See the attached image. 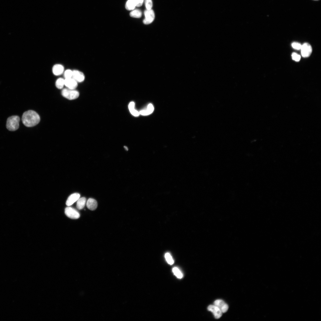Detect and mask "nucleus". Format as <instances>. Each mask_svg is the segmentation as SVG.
I'll list each match as a JSON object with an SVG mask.
<instances>
[{"mask_svg": "<svg viewBox=\"0 0 321 321\" xmlns=\"http://www.w3.org/2000/svg\"><path fill=\"white\" fill-rule=\"evenodd\" d=\"M39 115L35 111L29 110L25 112L22 117V121L26 126L30 127L37 125L40 122Z\"/></svg>", "mask_w": 321, "mask_h": 321, "instance_id": "obj_1", "label": "nucleus"}, {"mask_svg": "<svg viewBox=\"0 0 321 321\" xmlns=\"http://www.w3.org/2000/svg\"><path fill=\"white\" fill-rule=\"evenodd\" d=\"M20 119L18 116L14 115L9 117L7 120L6 126L7 129L10 131L17 130L19 128Z\"/></svg>", "mask_w": 321, "mask_h": 321, "instance_id": "obj_2", "label": "nucleus"}, {"mask_svg": "<svg viewBox=\"0 0 321 321\" xmlns=\"http://www.w3.org/2000/svg\"><path fill=\"white\" fill-rule=\"evenodd\" d=\"M62 95L65 98L70 100H73L77 98L79 96L78 91L75 89H70L65 88L62 91Z\"/></svg>", "mask_w": 321, "mask_h": 321, "instance_id": "obj_3", "label": "nucleus"}, {"mask_svg": "<svg viewBox=\"0 0 321 321\" xmlns=\"http://www.w3.org/2000/svg\"><path fill=\"white\" fill-rule=\"evenodd\" d=\"M145 19L143 22L145 24H148L152 23L155 18V13L153 10L151 9L146 10L144 12Z\"/></svg>", "mask_w": 321, "mask_h": 321, "instance_id": "obj_4", "label": "nucleus"}, {"mask_svg": "<svg viewBox=\"0 0 321 321\" xmlns=\"http://www.w3.org/2000/svg\"><path fill=\"white\" fill-rule=\"evenodd\" d=\"M64 212L68 217L71 219H78L80 216L79 212L75 209L70 207H66L65 209Z\"/></svg>", "mask_w": 321, "mask_h": 321, "instance_id": "obj_5", "label": "nucleus"}, {"mask_svg": "<svg viewBox=\"0 0 321 321\" xmlns=\"http://www.w3.org/2000/svg\"><path fill=\"white\" fill-rule=\"evenodd\" d=\"M300 49L301 55L304 57L309 56L312 52V47L308 43H305L302 45Z\"/></svg>", "mask_w": 321, "mask_h": 321, "instance_id": "obj_6", "label": "nucleus"}, {"mask_svg": "<svg viewBox=\"0 0 321 321\" xmlns=\"http://www.w3.org/2000/svg\"><path fill=\"white\" fill-rule=\"evenodd\" d=\"M208 311L211 312L213 314L215 318L218 319L222 316V312L220 309L217 306L214 305H210L207 308Z\"/></svg>", "mask_w": 321, "mask_h": 321, "instance_id": "obj_7", "label": "nucleus"}, {"mask_svg": "<svg viewBox=\"0 0 321 321\" xmlns=\"http://www.w3.org/2000/svg\"><path fill=\"white\" fill-rule=\"evenodd\" d=\"M214 305L218 307L222 313L226 312L228 310L229 307L228 304L222 300L218 299L215 300Z\"/></svg>", "mask_w": 321, "mask_h": 321, "instance_id": "obj_8", "label": "nucleus"}, {"mask_svg": "<svg viewBox=\"0 0 321 321\" xmlns=\"http://www.w3.org/2000/svg\"><path fill=\"white\" fill-rule=\"evenodd\" d=\"M78 82L73 78H65L64 85L68 89H75L78 86Z\"/></svg>", "mask_w": 321, "mask_h": 321, "instance_id": "obj_9", "label": "nucleus"}, {"mask_svg": "<svg viewBox=\"0 0 321 321\" xmlns=\"http://www.w3.org/2000/svg\"><path fill=\"white\" fill-rule=\"evenodd\" d=\"M78 82L83 81L85 79V75L82 72L77 70L73 71L72 78Z\"/></svg>", "mask_w": 321, "mask_h": 321, "instance_id": "obj_10", "label": "nucleus"}, {"mask_svg": "<svg viewBox=\"0 0 321 321\" xmlns=\"http://www.w3.org/2000/svg\"><path fill=\"white\" fill-rule=\"evenodd\" d=\"M80 194L78 193H75L70 195L68 197L66 202V205L70 206L77 201L79 198Z\"/></svg>", "mask_w": 321, "mask_h": 321, "instance_id": "obj_11", "label": "nucleus"}, {"mask_svg": "<svg viewBox=\"0 0 321 321\" xmlns=\"http://www.w3.org/2000/svg\"><path fill=\"white\" fill-rule=\"evenodd\" d=\"M64 68L63 66L61 64H56L52 68V72L54 74L58 76L61 75L64 72Z\"/></svg>", "mask_w": 321, "mask_h": 321, "instance_id": "obj_12", "label": "nucleus"}, {"mask_svg": "<svg viewBox=\"0 0 321 321\" xmlns=\"http://www.w3.org/2000/svg\"><path fill=\"white\" fill-rule=\"evenodd\" d=\"M97 206V202L94 199L90 198L88 200L86 203V206L89 210H94L96 209Z\"/></svg>", "mask_w": 321, "mask_h": 321, "instance_id": "obj_13", "label": "nucleus"}, {"mask_svg": "<svg viewBox=\"0 0 321 321\" xmlns=\"http://www.w3.org/2000/svg\"><path fill=\"white\" fill-rule=\"evenodd\" d=\"M86 201V198L85 197H82L79 198L77 202L76 207L78 209L81 210L84 207Z\"/></svg>", "mask_w": 321, "mask_h": 321, "instance_id": "obj_14", "label": "nucleus"}, {"mask_svg": "<svg viewBox=\"0 0 321 321\" xmlns=\"http://www.w3.org/2000/svg\"><path fill=\"white\" fill-rule=\"evenodd\" d=\"M136 5L133 0H128L125 4V8L128 10H134Z\"/></svg>", "mask_w": 321, "mask_h": 321, "instance_id": "obj_15", "label": "nucleus"}, {"mask_svg": "<svg viewBox=\"0 0 321 321\" xmlns=\"http://www.w3.org/2000/svg\"><path fill=\"white\" fill-rule=\"evenodd\" d=\"M130 15L132 17L140 18L142 15V12L139 10L135 9L133 10L130 13Z\"/></svg>", "mask_w": 321, "mask_h": 321, "instance_id": "obj_16", "label": "nucleus"}, {"mask_svg": "<svg viewBox=\"0 0 321 321\" xmlns=\"http://www.w3.org/2000/svg\"><path fill=\"white\" fill-rule=\"evenodd\" d=\"M55 85L57 88L62 89L64 85V79L62 78H59L56 81Z\"/></svg>", "mask_w": 321, "mask_h": 321, "instance_id": "obj_17", "label": "nucleus"}, {"mask_svg": "<svg viewBox=\"0 0 321 321\" xmlns=\"http://www.w3.org/2000/svg\"><path fill=\"white\" fill-rule=\"evenodd\" d=\"M154 110V108L152 105L149 104L147 106V109L146 110H144L143 113L144 115H147L151 114Z\"/></svg>", "mask_w": 321, "mask_h": 321, "instance_id": "obj_18", "label": "nucleus"}, {"mask_svg": "<svg viewBox=\"0 0 321 321\" xmlns=\"http://www.w3.org/2000/svg\"><path fill=\"white\" fill-rule=\"evenodd\" d=\"M172 271L174 274L178 278H181L183 277V275L181 271L176 267H174L172 269Z\"/></svg>", "mask_w": 321, "mask_h": 321, "instance_id": "obj_19", "label": "nucleus"}, {"mask_svg": "<svg viewBox=\"0 0 321 321\" xmlns=\"http://www.w3.org/2000/svg\"><path fill=\"white\" fill-rule=\"evenodd\" d=\"M166 261L168 264L170 265H172L174 263V261L170 254L169 253H166L165 255Z\"/></svg>", "mask_w": 321, "mask_h": 321, "instance_id": "obj_20", "label": "nucleus"}, {"mask_svg": "<svg viewBox=\"0 0 321 321\" xmlns=\"http://www.w3.org/2000/svg\"><path fill=\"white\" fill-rule=\"evenodd\" d=\"M64 76L65 78H72L73 71L70 69L66 70L64 73Z\"/></svg>", "mask_w": 321, "mask_h": 321, "instance_id": "obj_21", "label": "nucleus"}, {"mask_svg": "<svg viewBox=\"0 0 321 321\" xmlns=\"http://www.w3.org/2000/svg\"><path fill=\"white\" fill-rule=\"evenodd\" d=\"M145 4L146 10L151 9L152 6V0H145Z\"/></svg>", "mask_w": 321, "mask_h": 321, "instance_id": "obj_22", "label": "nucleus"}, {"mask_svg": "<svg viewBox=\"0 0 321 321\" xmlns=\"http://www.w3.org/2000/svg\"><path fill=\"white\" fill-rule=\"evenodd\" d=\"M292 59L296 62H298L300 59V56L296 53L294 52L292 54Z\"/></svg>", "mask_w": 321, "mask_h": 321, "instance_id": "obj_23", "label": "nucleus"}, {"mask_svg": "<svg viewBox=\"0 0 321 321\" xmlns=\"http://www.w3.org/2000/svg\"><path fill=\"white\" fill-rule=\"evenodd\" d=\"M302 45L298 43L294 42L292 43V46L294 49L296 50H300L301 49Z\"/></svg>", "mask_w": 321, "mask_h": 321, "instance_id": "obj_24", "label": "nucleus"}, {"mask_svg": "<svg viewBox=\"0 0 321 321\" xmlns=\"http://www.w3.org/2000/svg\"><path fill=\"white\" fill-rule=\"evenodd\" d=\"M135 3L136 7L141 6L144 0H133Z\"/></svg>", "mask_w": 321, "mask_h": 321, "instance_id": "obj_25", "label": "nucleus"}, {"mask_svg": "<svg viewBox=\"0 0 321 321\" xmlns=\"http://www.w3.org/2000/svg\"><path fill=\"white\" fill-rule=\"evenodd\" d=\"M130 111L132 115L135 117L139 116L140 114L139 112L135 110V108L130 110Z\"/></svg>", "mask_w": 321, "mask_h": 321, "instance_id": "obj_26", "label": "nucleus"}, {"mask_svg": "<svg viewBox=\"0 0 321 321\" xmlns=\"http://www.w3.org/2000/svg\"><path fill=\"white\" fill-rule=\"evenodd\" d=\"M135 103L133 102H130L128 105V108L129 111L134 108Z\"/></svg>", "mask_w": 321, "mask_h": 321, "instance_id": "obj_27", "label": "nucleus"}, {"mask_svg": "<svg viewBox=\"0 0 321 321\" xmlns=\"http://www.w3.org/2000/svg\"><path fill=\"white\" fill-rule=\"evenodd\" d=\"M124 148L126 151L128 150V148L126 146H124Z\"/></svg>", "mask_w": 321, "mask_h": 321, "instance_id": "obj_28", "label": "nucleus"}, {"mask_svg": "<svg viewBox=\"0 0 321 321\" xmlns=\"http://www.w3.org/2000/svg\"><path fill=\"white\" fill-rule=\"evenodd\" d=\"M314 0L317 1V0Z\"/></svg>", "mask_w": 321, "mask_h": 321, "instance_id": "obj_29", "label": "nucleus"}]
</instances>
